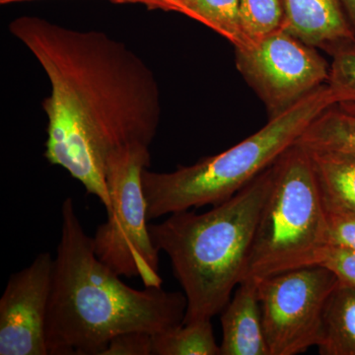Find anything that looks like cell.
<instances>
[{
  "mask_svg": "<svg viewBox=\"0 0 355 355\" xmlns=\"http://www.w3.org/2000/svg\"><path fill=\"white\" fill-rule=\"evenodd\" d=\"M41 64L51 83L44 157L111 205L108 156L132 144L150 146L161 116L155 76L121 42L98 31L70 29L36 16L9 25Z\"/></svg>",
  "mask_w": 355,
  "mask_h": 355,
  "instance_id": "cell-1",
  "label": "cell"
},
{
  "mask_svg": "<svg viewBox=\"0 0 355 355\" xmlns=\"http://www.w3.org/2000/svg\"><path fill=\"white\" fill-rule=\"evenodd\" d=\"M46 340L49 354L102 355L127 331L157 334L183 323L187 299L162 287L132 288L96 256L72 198L62 207Z\"/></svg>",
  "mask_w": 355,
  "mask_h": 355,
  "instance_id": "cell-2",
  "label": "cell"
},
{
  "mask_svg": "<svg viewBox=\"0 0 355 355\" xmlns=\"http://www.w3.org/2000/svg\"><path fill=\"white\" fill-rule=\"evenodd\" d=\"M273 164L233 197L205 214L183 210L149 224L187 299L184 324L211 320L246 277L254 233L273 181Z\"/></svg>",
  "mask_w": 355,
  "mask_h": 355,
  "instance_id": "cell-3",
  "label": "cell"
},
{
  "mask_svg": "<svg viewBox=\"0 0 355 355\" xmlns=\"http://www.w3.org/2000/svg\"><path fill=\"white\" fill-rule=\"evenodd\" d=\"M334 105L330 88L324 84L224 153L170 173L144 169L141 179L147 218L225 202L272 166L318 116Z\"/></svg>",
  "mask_w": 355,
  "mask_h": 355,
  "instance_id": "cell-4",
  "label": "cell"
},
{
  "mask_svg": "<svg viewBox=\"0 0 355 355\" xmlns=\"http://www.w3.org/2000/svg\"><path fill=\"white\" fill-rule=\"evenodd\" d=\"M245 279L317 266L327 246V214L308 149L295 144L273 163Z\"/></svg>",
  "mask_w": 355,
  "mask_h": 355,
  "instance_id": "cell-5",
  "label": "cell"
},
{
  "mask_svg": "<svg viewBox=\"0 0 355 355\" xmlns=\"http://www.w3.org/2000/svg\"><path fill=\"white\" fill-rule=\"evenodd\" d=\"M150 165L149 147H121L106 161L107 187L111 205L108 219L92 237L96 256L120 277H139L144 287H162L159 251L147 224V205L142 172Z\"/></svg>",
  "mask_w": 355,
  "mask_h": 355,
  "instance_id": "cell-6",
  "label": "cell"
},
{
  "mask_svg": "<svg viewBox=\"0 0 355 355\" xmlns=\"http://www.w3.org/2000/svg\"><path fill=\"white\" fill-rule=\"evenodd\" d=\"M256 280L270 355L304 354L317 347L324 308L338 284L336 275L314 266Z\"/></svg>",
  "mask_w": 355,
  "mask_h": 355,
  "instance_id": "cell-7",
  "label": "cell"
},
{
  "mask_svg": "<svg viewBox=\"0 0 355 355\" xmlns=\"http://www.w3.org/2000/svg\"><path fill=\"white\" fill-rule=\"evenodd\" d=\"M237 69L265 105L270 119L328 83L331 65L317 49L286 30L235 49Z\"/></svg>",
  "mask_w": 355,
  "mask_h": 355,
  "instance_id": "cell-8",
  "label": "cell"
},
{
  "mask_svg": "<svg viewBox=\"0 0 355 355\" xmlns=\"http://www.w3.org/2000/svg\"><path fill=\"white\" fill-rule=\"evenodd\" d=\"M53 270V257L42 253L11 275L0 299V355L49 354L46 324Z\"/></svg>",
  "mask_w": 355,
  "mask_h": 355,
  "instance_id": "cell-9",
  "label": "cell"
},
{
  "mask_svg": "<svg viewBox=\"0 0 355 355\" xmlns=\"http://www.w3.org/2000/svg\"><path fill=\"white\" fill-rule=\"evenodd\" d=\"M282 29L331 58L355 51V31L343 0H284Z\"/></svg>",
  "mask_w": 355,
  "mask_h": 355,
  "instance_id": "cell-10",
  "label": "cell"
},
{
  "mask_svg": "<svg viewBox=\"0 0 355 355\" xmlns=\"http://www.w3.org/2000/svg\"><path fill=\"white\" fill-rule=\"evenodd\" d=\"M220 314V355H270L256 279L242 280Z\"/></svg>",
  "mask_w": 355,
  "mask_h": 355,
  "instance_id": "cell-11",
  "label": "cell"
},
{
  "mask_svg": "<svg viewBox=\"0 0 355 355\" xmlns=\"http://www.w3.org/2000/svg\"><path fill=\"white\" fill-rule=\"evenodd\" d=\"M308 151L327 214L355 216V153Z\"/></svg>",
  "mask_w": 355,
  "mask_h": 355,
  "instance_id": "cell-12",
  "label": "cell"
},
{
  "mask_svg": "<svg viewBox=\"0 0 355 355\" xmlns=\"http://www.w3.org/2000/svg\"><path fill=\"white\" fill-rule=\"evenodd\" d=\"M321 355H355V291L338 282L324 308Z\"/></svg>",
  "mask_w": 355,
  "mask_h": 355,
  "instance_id": "cell-13",
  "label": "cell"
},
{
  "mask_svg": "<svg viewBox=\"0 0 355 355\" xmlns=\"http://www.w3.org/2000/svg\"><path fill=\"white\" fill-rule=\"evenodd\" d=\"M296 144L312 151L355 153V114L334 105L308 125Z\"/></svg>",
  "mask_w": 355,
  "mask_h": 355,
  "instance_id": "cell-14",
  "label": "cell"
},
{
  "mask_svg": "<svg viewBox=\"0 0 355 355\" xmlns=\"http://www.w3.org/2000/svg\"><path fill=\"white\" fill-rule=\"evenodd\" d=\"M176 12L211 28L235 49L246 46L240 16V0H177Z\"/></svg>",
  "mask_w": 355,
  "mask_h": 355,
  "instance_id": "cell-15",
  "label": "cell"
},
{
  "mask_svg": "<svg viewBox=\"0 0 355 355\" xmlns=\"http://www.w3.org/2000/svg\"><path fill=\"white\" fill-rule=\"evenodd\" d=\"M153 355H220L211 320L182 323L154 334Z\"/></svg>",
  "mask_w": 355,
  "mask_h": 355,
  "instance_id": "cell-16",
  "label": "cell"
},
{
  "mask_svg": "<svg viewBox=\"0 0 355 355\" xmlns=\"http://www.w3.org/2000/svg\"><path fill=\"white\" fill-rule=\"evenodd\" d=\"M240 16L248 44L254 43L284 28V0H240Z\"/></svg>",
  "mask_w": 355,
  "mask_h": 355,
  "instance_id": "cell-17",
  "label": "cell"
},
{
  "mask_svg": "<svg viewBox=\"0 0 355 355\" xmlns=\"http://www.w3.org/2000/svg\"><path fill=\"white\" fill-rule=\"evenodd\" d=\"M327 84L336 106L355 114V51L333 58Z\"/></svg>",
  "mask_w": 355,
  "mask_h": 355,
  "instance_id": "cell-18",
  "label": "cell"
},
{
  "mask_svg": "<svg viewBox=\"0 0 355 355\" xmlns=\"http://www.w3.org/2000/svg\"><path fill=\"white\" fill-rule=\"evenodd\" d=\"M317 266L328 268L340 284L355 291V250L327 245L320 254Z\"/></svg>",
  "mask_w": 355,
  "mask_h": 355,
  "instance_id": "cell-19",
  "label": "cell"
},
{
  "mask_svg": "<svg viewBox=\"0 0 355 355\" xmlns=\"http://www.w3.org/2000/svg\"><path fill=\"white\" fill-rule=\"evenodd\" d=\"M102 355H153V335L133 331L112 338Z\"/></svg>",
  "mask_w": 355,
  "mask_h": 355,
  "instance_id": "cell-20",
  "label": "cell"
},
{
  "mask_svg": "<svg viewBox=\"0 0 355 355\" xmlns=\"http://www.w3.org/2000/svg\"><path fill=\"white\" fill-rule=\"evenodd\" d=\"M327 245L355 250L354 216L327 214Z\"/></svg>",
  "mask_w": 355,
  "mask_h": 355,
  "instance_id": "cell-21",
  "label": "cell"
},
{
  "mask_svg": "<svg viewBox=\"0 0 355 355\" xmlns=\"http://www.w3.org/2000/svg\"><path fill=\"white\" fill-rule=\"evenodd\" d=\"M130 3L144 4L150 9H162L165 11H176L175 0H128Z\"/></svg>",
  "mask_w": 355,
  "mask_h": 355,
  "instance_id": "cell-22",
  "label": "cell"
},
{
  "mask_svg": "<svg viewBox=\"0 0 355 355\" xmlns=\"http://www.w3.org/2000/svg\"><path fill=\"white\" fill-rule=\"evenodd\" d=\"M347 17L352 23V28L355 31V0H343Z\"/></svg>",
  "mask_w": 355,
  "mask_h": 355,
  "instance_id": "cell-23",
  "label": "cell"
},
{
  "mask_svg": "<svg viewBox=\"0 0 355 355\" xmlns=\"http://www.w3.org/2000/svg\"><path fill=\"white\" fill-rule=\"evenodd\" d=\"M15 1H23V0H0V3L6 4L10 3V2ZM110 1L114 2V3H123V1H121V0H110Z\"/></svg>",
  "mask_w": 355,
  "mask_h": 355,
  "instance_id": "cell-24",
  "label": "cell"
},
{
  "mask_svg": "<svg viewBox=\"0 0 355 355\" xmlns=\"http://www.w3.org/2000/svg\"><path fill=\"white\" fill-rule=\"evenodd\" d=\"M123 1V3H130V1L128 0H121Z\"/></svg>",
  "mask_w": 355,
  "mask_h": 355,
  "instance_id": "cell-25",
  "label": "cell"
},
{
  "mask_svg": "<svg viewBox=\"0 0 355 355\" xmlns=\"http://www.w3.org/2000/svg\"><path fill=\"white\" fill-rule=\"evenodd\" d=\"M175 1H177V0H175ZM176 8H177V6H176ZM177 11V10H176Z\"/></svg>",
  "mask_w": 355,
  "mask_h": 355,
  "instance_id": "cell-26",
  "label": "cell"
}]
</instances>
